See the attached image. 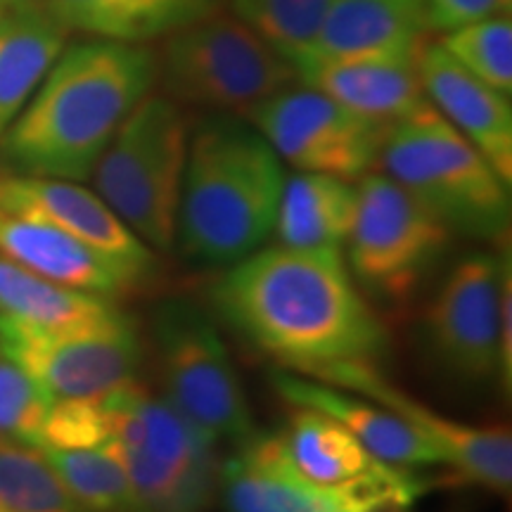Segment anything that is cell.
<instances>
[{"label": "cell", "instance_id": "obj_23", "mask_svg": "<svg viewBox=\"0 0 512 512\" xmlns=\"http://www.w3.org/2000/svg\"><path fill=\"white\" fill-rule=\"evenodd\" d=\"M67 36L46 0H27L0 31V136L67 46Z\"/></svg>", "mask_w": 512, "mask_h": 512}, {"label": "cell", "instance_id": "obj_2", "mask_svg": "<svg viewBox=\"0 0 512 512\" xmlns=\"http://www.w3.org/2000/svg\"><path fill=\"white\" fill-rule=\"evenodd\" d=\"M152 46H64L24 110L0 136V174L86 181L133 107L155 91Z\"/></svg>", "mask_w": 512, "mask_h": 512}, {"label": "cell", "instance_id": "obj_16", "mask_svg": "<svg viewBox=\"0 0 512 512\" xmlns=\"http://www.w3.org/2000/svg\"><path fill=\"white\" fill-rule=\"evenodd\" d=\"M418 74L427 100L465 140L475 145L491 169L512 185V105L505 95L427 38L418 55Z\"/></svg>", "mask_w": 512, "mask_h": 512}, {"label": "cell", "instance_id": "obj_3", "mask_svg": "<svg viewBox=\"0 0 512 512\" xmlns=\"http://www.w3.org/2000/svg\"><path fill=\"white\" fill-rule=\"evenodd\" d=\"M285 164L240 114L192 121L176 247L192 261L230 266L271 240Z\"/></svg>", "mask_w": 512, "mask_h": 512}, {"label": "cell", "instance_id": "obj_25", "mask_svg": "<svg viewBox=\"0 0 512 512\" xmlns=\"http://www.w3.org/2000/svg\"><path fill=\"white\" fill-rule=\"evenodd\" d=\"M117 302L55 285L0 254V316L46 328L88 323L117 313Z\"/></svg>", "mask_w": 512, "mask_h": 512}, {"label": "cell", "instance_id": "obj_6", "mask_svg": "<svg viewBox=\"0 0 512 512\" xmlns=\"http://www.w3.org/2000/svg\"><path fill=\"white\" fill-rule=\"evenodd\" d=\"M133 512H204L219 494L216 441L133 380L110 392Z\"/></svg>", "mask_w": 512, "mask_h": 512}, {"label": "cell", "instance_id": "obj_4", "mask_svg": "<svg viewBox=\"0 0 512 512\" xmlns=\"http://www.w3.org/2000/svg\"><path fill=\"white\" fill-rule=\"evenodd\" d=\"M375 171L411 192L453 235L508 242L510 185L432 105L387 128Z\"/></svg>", "mask_w": 512, "mask_h": 512}, {"label": "cell", "instance_id": "obj_18", "mask_svg": "<svg viewBox=\"0 0 512 512\" xmlns=\"http://www.w3.org/2000/svg\"><path fill=\"white\" fill-rule=\"evenodd\" d=\"M271 387L290 406L311 408L339 422L370 456L384 465L403 467V470L444 465L437 448L418 437L392 411L377 406L366 396L287 370L271 373Z\"/></svg>", "mask_w": 512, "mask_h": 512}, {"label": "cell", "instance_id": "obj_27", "mask_svg": "<svg viewBox=\"0 0 512 512\" xmlns=\"http://www.w3.org/2000/svg\"><path fill=\"white\" fill-rule=\"evenodd\" d=\"M330 0H223V10L297 64L316 46Z\"/></svg>", "mask_w": 512, "mask_h": 512}, {"label": "cell", "instance_id": "obj_9", "mask_svg": "<svg viewBox=\"0 0 512 512\" xmlns=\"http://www.w3.org/2000/svg\"><path fill=\"white\" fill-rule=\"evenodd\" d=\"M164 396L211 439L240 444L254 432L252 411L219 330L200 306L166 299L152 316Z\"/></svg>", "mask_w": 512, "mask_h": 512}, {"label": "cell", "instance_id": "obj_7", "mask_svg": "<svg viewBox=\"0 0 512 512\" xmlns=\"http://www.w3.org/2000/svg\"><path fill=\"white\" fill-rule=\"evenodd\" d=\"M157 55V83L183 110L245 114L299 83L278 50L226 10L166 36Z\"/></svg>", "mask_w": 512, "mask_h": 512}, {"label": "cell", "instance_id": "obj_24", "mask_svg": "<svg viewBox=\"0 0 512 512\" xmlns=\"http://www.w3.org/2000/svg\"><path fill=\"white\" fill-rule=\"evenodd\" d=\"M280 434L297 475L318 489L337 491L380 463L339 422L311 408H294Z\"/></svg>", "mask_w": 512, "mask_h": 512}, {"label": "cell", "instance_id": "obj_8", "mask_svg": "<svg viewBox=\"0 0 512 512\" xmlns=\"http://www.w3.org/2000/svg\"><path fill=\"white\" fill-rule=\"evenodd\" d=\"M451 238L425 204L382 171L358 178L344 252L363 294L382 304H406L444 261Z\"/></svg>", "mask_w": 512, "mask_h": 512}, {"label": "cell", "instance_id": "obj_22", "mask_svg": "<svg viewBox=\"0 0 512 512\" xmlns=\"http://www.w3.org/2000/svg\"><path fill=\"white\" fill-rule=\"evenodd\" d=\"M354 211V181L297 171L285 178L273 235L278 245L299 252L342 256Z\"/></svg>", "mask_w": 512, "mask_h": 512}, {"label": "cell", "instance_id": "obj_33", "mask_svg": "<svg viewBox=\"0 0 512 512\" xmlns=\"http://www.w3.org/2000/svg\"><path fill=\"white\" fill-rule=\"evenodd\" d=\"M411 501H403V498H380V501L366 503L361 508H349L351 512H408L411 510Z\"/></svg>", "mask_w": 512, "mask_h": 512}, {"label": "cell", "instance_id": "obj_21", "mask_svg": "<svg viewBox=\"0 0 512 512\" xmlns=\"http://www.w3.org/2000/svg\"><path fill=\"white\" fill-rule=\"evenodd\" d=\"M67 31L150 46L223 10V0H46Z\"/></svg>", "mask_w": 512, "mask_h": 512}, {"label": "cell", "instance_id": "obj_30", "mask_svg": "<svg viewBox=\"0 0 512 512\" xmlns=\"http://www.w3.org/2000/svg\"><path fill=\"white\" fill-rule=\"evenodd\" d=\"M114 439L110 392L83 399H53L36 448H93Z\"/></svg>", "mask_w": 512, "mask_h": 512}, {"label": "cell", "instance_id": "obj_29", "mask_svg": "<svg viewBox=\"0 0 512 512\" xmlns=\"http://www.w3.org/2000/svg\"><path fill=\"white\" fill-rule=\"evenodd\" d=\"M437 43L465 72L512 95V19L491 15L441 31Z\"/></svg>", "mask_w": 512, "mask_h": 512}, {"label": "cell", "instance_id": "obj_1", "mask_svg": "<svg viewBox=\"0 0 512 512\" xmlns=\"http://www.w3.org/2000/svg\"><path fill=\"white\" fill-rule=\"evenodd\" d=\"M219 316L294 373L344 361H377L389 335L342 256L283 245L235 261L211 287Z\"/></svg>", "mask_w": 512, "mask_h": 512}, {"label": "cell", "instance_id": "obj_15", "mask_svg": "<svg viewBox=\"0 0 512 512\" xmlns=\"http://www.w3.org/2000/svg\"><path fill=\"white\" fill-rule=\"evenodd\" d=\"M422 46L320 57L297 64L294 72L304 86L316 88L363 117L392 126L430 105L418 74Z\"/></svg>", "mask_w": 512, "mask_h": 512}, {"label": "cell", "instance_id": "obj_32", "mask_svg": "<svg viewBox=\"0 0 512 512\" xmlns=\"http://www.w3.org/2000/svg\"><path fill=\"white\" fill-rule=\"evenodd\" d=\"M430 31H448L491 15H510L512 0H427Z\"/></svg>", "mask_w": 512, "mask_h": 512}, {"label": "cell", "instance_id": "obj_31", "mask_svg": "<svg viewBox=\"0 0 512 512\" xmlns=\"http://www.w3.org/2000/svg\"><path fill=\"white\" fill-rule=\"evenodd\" d=\"M50 403L41 384L0 354V437L38 446Z\"/></svg>", "mask_w": 512, "mask_h": 512}, {"label": "cell", "instance_id": "obj_19", "mask_svg": "<svg viewBox=\"0 0 512 512\" xmlns=\"http://www.w3.org/2000/svg\"><path fill=\"white\" fill-rule=\"evenodd\" d=\"M219 491L228 512H339L335 491L297 475L280 432H252L221 465Z\"/></svg>", "mask_w": 512, "mask_h": 512}, {"label": "cell", "instance_id": "obj_14", "mask_svg": "<svg viewBox=\"0 0 512 512\" xmlns=\"http://www.w3.org/2000/svg\"><path fill=\"white\" fill-rule=\"evenodd\" d=\"M0 209L46 221L138 271L152 275L157 268L155 252L131 233L98 192L76 181L0 174Z\"/></svg>", "mask_w": 512, "mask_h": 512}, {"label": "cell", "instance_id": "obj_10", "mask_svg": "<svg viewBox=\"0 0 512 512\" xmlns=\"http://www.w3.org/2000/svg\"><path fill=\"white\" fill-rule=\"evenodd\" d=\"M0 354L53 399L100 396L136 380L138 328L124 311L88 323L46 328L0 316Z\"/></svg>", "mask_w": 512, "mask_h": 512}, {"label": "cell", "instance_id": "obj_11", "mask_svg": "<svg viewBox=\"0 0 512 512\" xmlns=\"http://www.w3.org/2000/svg\"><path fill=\"white\" fill-rule=\"evenodd\" d=\"M512 275L510 245L460 259L422 318V347L446 380L463 387L496 382L501 370V297Z\"/></svg>", "mask_w": 512, "mask_h": 512}, {"label": "cell", "instance_id": "obj_26", "mask_svg": "<svg viewBox=\"0 0 512 512\" xmlns=\"http://www.w3.org/2000/svg\"><path fill=\"white\" fill-rule=\"evenodd\" d=\"M55 475L86 512H133L119 441L93 448H41Z\"/></svg>", "mask_w": 512, "mask_h": 512}, {"label": "cell", "instance_id": "obj_13", "mask_svg": "<svg viewBox=\"0 0 512 512\" xmlns=\"http://www.w3.org/2000/svg\"><path fill=\"white\" fill-rule=\"evenodd\" d=\"M299 375L366 396L377 406L392 411L418 437L437 448L444 465L453 467L458 479L494 491L498 496L510 494L512 437L508 427H475L446 418L403 392L399 384L380 373L373 361L332 363V366L313 368Z\"/></svg>", "mask_w": 512, "mask_h": 512}, {"label": "cell", "instance_id": "obj_28", "mask_svg": "<svg viewBox=\"0 0 512 512\" xmlns=\"http://www.w3.org/2000/svg\"><path fill=\"white\" fill-rule=\"evenodd\" d=\"M0 512H86L41 448L0 437Z\"/></svg>", "mask_w": 512, "mask_h": 512}, {"label": "cell", "instance_id": "obj_12", "mask_svg": "<svg viewBox=\"0 0 512 512\" xmlns=\"http://www.w3.org/2000/svg\"><path fill=\"white\" fill-rule=\"evenodd\" d=\"M275 155L302 174L358 181L377 169L387 128L316 88L294 83L245 114Z\"/></svg>", "mask_w": 512, "mask_h": 512}, {"label": "cell", "instance_id": "obj_17", "mask_svg": "<svg viewBox=\"0 0 512 512\" xmlns=\"http://www.w3.org/2000/svg\"><path fill=\"white\" fill-rule=\"evenodd\" d=\"M0 254L69 290L117 299L145 285L150 273L114 261L64 230L0 209Z\"/></svg>", "mask_w": 512, "mask_h": 512}, {"label": "cell", "instance_id": "obj_20", "mask_svg": "<svg viewBox=\"0 0 512 512\" xmlns=\"http://www.w3.org/2000/svg\"><path fill=\"white\" fill-rule=\"evenodd\" d=\"M427 36V0H330L316 46L297 64L320 57L415 48L422 46Z\"/></svg>", "mask_w": 512, "mask_h": 512}, {"label": "cell", "instance_id": "obj_34", "mask_svg": "<svg viewBox=\"0 0 512 512\" xmlns=\"http://www.w3.org/2000/svg\"><path fill=\"white\" fill-rule=\"evenodd\" d=\"M27 3V0H0V31L10 24V19L17 15V10L22 8V5Z\"/></svg>", "mask_w": 512, "mask_h": 512}, {"label": "cell", "instance_id": "obj_5", "mask_svg": "<svg viewBox=\"0 0 512 512\" xmlns=\"http://www.w3.org/2000/svg\"><path fill=\"white\" fill-rule=\"evenodd\" d=\"M192 121L164 93H147L93 169L95 192L152 252L176 247Z\"/></svg>", "mask_w": 512, "mask_h": 512}]
</instances>
